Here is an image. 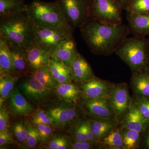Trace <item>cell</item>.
<instances>
[{"instance_id":"obj_1","label":"cell","mask_w":149,"mask_h":149,"mask_svg":"<svg viewBox=\"0 0 149 149\" xmlns=\"http://www.w3.org/2000/svg\"><path fill=\"white\" fill-rule=\"evenodd\" d=\"M80 29L81 36L91 52L98 56L115 53L130 34L127 25L104 24L91 17Z\"/></svg>"},{"instance_id":"obj_2","label":"cell","mask_w":149,"mask_h":149,"mask_svg":"<svg viewBox=\"0 0 149 149\" xmlns=\"http://www.w3.org/2000/svg\"><path fill=\"white\" fill-rule=\"evenodd\" d=\"M26 13L33 26L57 29L73 35L74 30L65 20L56 1L46 2L34 0L27 4Z\"/></svg>"},{"instance_id":"obj_3","label":"cell","mask_w":149,"mask_h":149,"mask_svg":"<svg viewBox=\"0 0 149 149\" xmlns=\"http://www.w3.org/2000/svg\"><path fill=\"white\" fill-rule=\"evenodd\" d=\"M0 19V37L8 45L26 49L34 42V26L26 12Z\"/></svg>"},{"instance_id":"obj_4","label":"cell","mask_w":149,"mask_h":149,"mask_svg":"<svg viewBox=\"0 0 149 149\" xmlns=\"http://www.w3.org/2000/svg\"><path fill=\"white\" fill-rule=\"evenodd\" d=\"M146 45L143 37H127L115 54L129 66L132 72L145 71L148 65Z\"/></svg>"},{"instance_id":"obj_5","label":"cell","mask_w":149,"mask_h":149,"mask_svg":"<svg viewBox=\"0 0 149 149\" xmlns=\"http://www.w3.org/2000/svg\"><path fill=\"white\" fill-rule=\"evenodd\" d=\"M122 6L117 0H91V17L103 24H122Z\"/></svg>"},{"instance_id":"obj_6","label":"cell","mask_w":149,"mask_h":149,"mask_svg":"<svg viewBox=\"0 0 149 149\" xmlns=\"http://www.w3.org/2000/svg\"><path fill=\"white\" fill-rule=\"evenodd\" d=\"M63 15L74 30L80 28L91 18V0H56Z\"/></svg>"},{"instance_id":"obj_7","label":"cell","mask_w":149,"mask_h":149,"mask_svg":"<svg viewBox=\"0 0 149 149\" xmlns=\"http://www.w3.org/2000/svg\"><path fill=\"white\" fill-rule=\"evenodd\" d=\"M107 98L114 110L116 119L120 123L128 113L133 101L128 84L111 83Z\"/></svg>"},{"instance_id":"obj_8","label":"cell","mask_w":149,"mask_h":149,"mask_svg":"<svg viewBox=\"0 0 149 149\" xmlns=\"http://www.w3.org/2000/svg\"><path fill=\"white\" fill-rule=\"evenodd\" d=\"M77 106L84 114L91 118L116 119L114 110L107 97L82 99Z\"/></svg>"},{"instance_id":"obj_9","label":"cell","mask_w":149,"mask_h":149,"mask_svg":"<svg viewBox=\"0 0 149 149\" xmlns=\"http://www.w3.org/2000/svg\"><path fill=\"white\" fill-rule=\"evenodd\" d=\"M72 36L57 29L34 26V42L50 53L60 43Z\"/></svg>"},{"instance_id":"obj_10","label":"cell","mask_w":149,"mask_h":149,"mask_svg":"<svg viewBox=\"0 0 149 149\" xmlns=\"http://www.w3.org/2000/svg\"><path fill=\"white\" fill-rule=\"evenodd\" d=\"M77 105L65 102V104L50 107L47 111L54 125L58 127L71 124L79 119V110Z\"/></svg>"},{"instance_id":"obj_11","label":"cell","mask_w":149,"mask_h":149,"mask_svg":"<svg viewBox=\"0 0 149 149\" xmlns=\"http://www.w3.org/2000/svg\"><path fill=\"white\" fill-rule=\"evenodd\" d=\"M77 84L81 91L82 99H97L107 97L111 83L95 76Z\"/></svg>"},{"instance_id":"obj_12","label":"cell","mask_w":149,"mask_h":149,"mask_svg":"<svg viewBox=\"0 0 149 149\" xmlns=\"http://www.w3.org/2000/svg\"><path fill=\"white\" fill-rule=\"evenodd\" d=\"M19 88L27 99L36 103L42 102L47 98L52 91L32 75L19 85Z\"/></svg>"},{"instance_id":"obj_13","label":"cell","mask_w":149,"mask_h":149,"mask_svg":"<svg viewBox=\"0 0 149 149\" xmlns=\"http://www.w3.org/2000/svg\"><path fill=\"white\" fill-rule=\"evenodd\" d=\"M27 63L30 74L49 65L50 53L33 42L26 49Z\"/></svg>"},{"instance_id":"obj_14","label":"cell","mask_w":149,"mask_h":149,"mask_svg":"<svg viewBox=\"0 0 149 149\" xmlns=\"http://www.w3.org/2000/svg\"><path fill=\"white\" fill-rule=\"evenodd\" d=\"M76 42L73 36L62 42L50 52L51 58L60 61L70 67L78 54Z\"/></svg>"},{"instance_id":"obj_15","label":"cell","mask_w":149,"mask_h":149,"mask_svg":"<svg viewBox=\"0 0 149 149\" xmlns=\"http://www.w3.org/2000/svg\"><path fill=\"white\" fill-rule=\"evenodd\" d=\"M130 88L133 100L149 99V77L145 71L132 72Z\"/></svg>"},{"instance_id":"obj_16","label":"cell","mask_w":149,"mask_h":149,"mask_svg":"<svg viewBox=\"0 0 149 149\" xmlns=\"http://www.w3.org/2000/svg\"><path fill=\"white\" fill-rule=\"evenodd\" d=\"M149 124V120L143 116L133 100L128 113L120 123V127L136 130L141 133Z\"/></svg>"},{"instance_id":"obj_17","label":"cell","mask_w":149,"mask_h":149,"mask_svg":"<svg viewBox=\"0 0 149 149\" xmlns=\"http://www.w3.org/2000/svg\"><path fill=\"white\" fill-rule=\"evenodd\" d=\"M70 67L72 82L76 84L85 82L95 76L90 65L80 53L77 54Z\"/></svg>"},{"instance_id":"obj_18","label":"cell","mask_w":149,"mask_h":149,"mask_svg":"<svg viewBox=\"0 0 149 149\" xmlns=\"http://www.w3.org/2000/svg\"><path fill=\"white\" fill-rule=\"evenodd\" d=\"M10 109L15 116H25L34 112L31 104L22 95L17 88H14L9 97Z\"/></svg>"},{"instance_id":"obj_19","label":"cell","mask_w":149,"mask_h":149,"mask_svg":"<svg viewBox=\"0 0 149 149\" xmlns=\"http://www.w3.org/2000/svg\"><path fill=\"white\" fill-rule=\"evenodd\" d=\"M126 19L130 34L139 37L149 34V13L135 14L126 12Z\"/></svg>"},{"instance_id":"obj_20","label":"cell","mask_w":149,"mask_h":149,"mask_svg":"<svg viewBox=\"0 0 149 149\" xmlns=\"http://www.w3.org/2000/svg\"><path fill=\"white\" fill-rule=\"evenodd\" d=\"M70 133L75 141L98 142L91 130L90 118H79L71 124Z\"/></svg>"},{"instance_id":"obj_21","label":"cell","mask_w":149,"mask_h":149,"mask_svg":"<svg viewBox=\"0 0 149 149\" xmlns=\"http://www.w3.org/2000/svg\"><path fill=\"white\" fill-rule=\"evenodd\" d=\"M8 46L15 75L20 77L30 73L27 63L26 49L13 45H8Z\"/></svg>"},{"instance_id":"obj_22","label":"cell","mask_w":149,"mask_h":149,"mask_svg":"<svg viewBox=\"0 0 149 149\" xmlns=\"http://www.w3.org/2000/svg\"><path fill=\"white\" fill-rule=\"evenodd\" d=\"M55 89L56 94L64 101L77 105L82 99L81 91L74 82L59 84Z\"/></svg>"},{"instance_id":"obj_23","label":"cell","mask_w":149,"mask_h":149,"mask_svg":"<svg viewBox=\"0 0 149 149\" xmlns=\"http://www.w3.org/2000/svg\"><path fill=\"white\" fill-rule=\"evenodd\" d=\"M90 118L91 130L98 142L106 134L120 125L117 119Z\"/></svg>"},{"instance_id":"obj_24","label":"cell","mask_w":149,"mask_h":149,"mask_svg":"<svg viewBox=\"0 0 149 149\" xmlns=\"http://www.w3.org/2000/svg\"><path fill=\"white\" fill-rule=\"evenodd\" d=\"M98 146V149H124L120 125L100 139Z\"/></svg>"},{"instance_id":"obj_25","label":"cell","mask_w":149,"mask_h":149,"mask_svg":"<svg viewBox=\"0 0 149 149\" xmlns=\"http://www.w3.org/2000/svg\"><path fill=\"white\" fill-rule=\"evenodd\" d=\"M49 66L53 76L59 84L72 82L71 68L63 62L50 58Z\"/></svg>"},{"instance_id":"obj_26","label":"cell","mask_w":149,"mask_h":149,"mask_svg":"<svg viewBox=\"0 0 149 149\" xmlns=\"http://www.w3.org/2000/svg\"><path fill=\"white\" fill-rule=\"evenodd\" d=\"M4 74L15 76L9 47L6 41L0 37V74Z\"/></svg>"},{"instance_id":"obj_27","label":"cell","mask_w":149,"mask_h":149,"mask_svg":"<svg viewBox=\"0 0 149 149\" xmlns=\"http://www.w3.org/2000/svg\"><path fill=\"white\" fill-rule=\"evenodd\" d=\"M25 0H0V18L26 12Z\"/></svg>"},{"instance_id":"obj_28","label":"cell","mask_w":149,"mask_h":149,"mask_svg":"<svg viewBox=\"0 0 149 149\" xmlns=\"http://www.w3.org/2000/svg\"><path fill=\"white\" fill-rule=\"evenodd\" d=\"M19 76L10 74L0 75V107L9 97Z\"/></svg>"},{"instance_id":"obj_29","label":"cell","mask_w":149,"mask_h":149,"mask_svg":"<svg viewBox=\"0 0 149 149\" xmlns=\"http://www.w3.org/2000/svg\"><path fill=\"white\" fill-rule=\"evenodd\" d=\"M120 127L124 149L140 148L141 133L136 130Z\"/></svg>"},{"instance_id":"obj_30","label":"cell","mask_w":149,"mask_h":149,"mask_svg":"<svg viewBox=\"0 0 149 149\" xmlns=\"http://www.w3.org/2000/svg\"><path fill=\"white\" fill-rule=\"evenodd\" d=\"M31 75L35 77L46 88L50 90L55 89L59 84L53 76L49 65L31 73Z\"/></svg>"},{"instance_id":"obj_31","label":"cell","mask_w":149,"mask_h":149,"mask_svg":"<svg viewBox=\"0 0 149 149\" xmlns=\"http://www.w3.org/2000/svg\"><path fill=\"white\" fill-rule=\"evenodd\" d=\"M124 10L130 13H149V0H132Z\"/></svg>"},{"instance_id":"obj_32","label":"cell","mask_w":149,"mask_h":149,"mask_svg":"<svg viewBox=\"0 0 149 149\" xmlns=\"http://www.w3.org/2000/svg\"><path fill=\"white\" fill-rule=\"evenodd\" d=\"M25 124L27 129L26 144L27 147L31 148H35L40 141L38 131L35 125L29 120L25 122Z\"/></svg>"},{"instance_id":"obj_33","label":"cell","mask_w":149,"mask_h":149,"mask_svg":"<svg viewBox=\"0 0 149 149\" xmlns=\"http://www.w3.org/2000/svg\"><path fill=\"white\" fill-rule=\"evenodd\" d=\"M30 120L34 125L37 124H46L54 125L52 118L49 116L46 111L41 109H38L35 112H33L29 116Z\"/></svg>"},{"instance_id":"obj_34","label":"cell","mask_w":149,"mask_h":149,"mask_svg":"<svg viewBox=\"0 0 149 149\" xmlns=\"http://www.w3.org/2000/svg\"><path fill=\"white\" fill-rule=\"evenodd\" d=\"M71 139L63 136H58L50 140L47 148L50 149H66L70 148Z\"/></svg>"},{"instance_id":"obj_35","label":"cell","mask_w":149,"mask_h":149,"mask_svg":"<svg viewBox=\"0 0 149 149\" xmlns=\"http://www.w3.org/2000/svg\"><path fill=\"white\" fill-rule=\"evenodd\" d=\"M14 135L19 142L26 144L27 129L26 124L22 121L15 123L13 126Z\"/></svg>"},{"instance_id":"obj_36","label":"cell","mask_w":149,"mask_h":149,"mask_svg":"<svg viewBox=\"0 0 149 149\" xmlns=\"http://www.w3.org/2000/svg\"><path fill=\"white\" fill-rule=\"evenodd\" d=\"M34 125L38 131L40 142L45 143L52 137L53 131L52 125L46 124H37Z\"/></svg>"},{"instance_id":"obj_37","label":"cell","mask_w":149,"mask_h":149,"mask_svg":"<svg viewBox=\"0 0 149 149\" xmlns=\"http://www.w3.org/2000/svg\"><path fill=\"white\" fill-rule=\"evenodd\" d=\"M0 107V131H9L10 123L8 111L3 105Z\"/></svg>"},{"instance_id":"obj_38","label":"cell","mask_w":149,"mask_h":149,"mask_svg":"<svg viewBox=\"0 0 149 149\" xmlns=\"http://www.w3.org/2000/svg\"><path fill=\"white\" fill-rule=\"evenodd\" d=\"M98 142L90 141H75L71 138L70 149H98Z\"/></svg>"},{"instance_id":"obj_39","label":"cell","mask_w":149,"mask_h":149,"mask_svg":"<svg viewBox=\"0 0 149 149\" xmlns=\"http://www.w3.org/2000/svg\"><path fill=\"white\" fill-rule=\"evenodd\" d=\"M134 101L143 116L149 120V99Z\"/></svg>"},{"instance_id":"obj_40","label":"cell","mask_w":149,"mask_h":149,"mask_svg":"<svg viewBox=\"0 0 149 149\" xmlns=\"http://www.w3.org/2000/svg\"><path fill=\"white\" fill-rule=\"evenodd\" d=\"M140 148L149 149V124L141 133Z\"/></svg>"},{"instance_id":"obj_41","label":"cell","mask_w":149,"mask_h":149,"mask_svg":"<svg viewBox=\"0 0 149 149\" xmlns=\"http://www.w3.org/2000/svg\"><path fill=\"white\" fill-rule=\"evenodd\" d=\"M11 134L9 131H0V146L1 147L7 144L12 143Z\"/></svg>"},{"instance_id":"obj_42","label":"cell","mask_w":149,"mask_h":149,"mask_svg":"<svg viewBox=\"0 0 149 149\" xmlns=\"http://www.w3.org/2000/svg\"><path fill=\"white\" fill-rule=\"evenodd\" d=\"M123 9H125L126 6L128 5V3L131 1L132 0H117Z\"/></svg>"},{"instance_id":"obj_43","label":"cell","mask_w":149,"mask_h":149,"mask_svg":"<svg viewBox=\"0 0 149 149\" xmlns=\"http://www.w3.org/2000/svg\"><path fill=\"white\" fill-rule=\"evenodd\" d=\"M147 58H148V65L149 63V47L146 45Z\"/></svg>"},{"instance_id":"obj_44","label":"cell","mask_w":149,"mask_h":149,"mask_svg":"<svg viewBox=\"0 0 149 149\" xmlns=\"http://www.w3.org/2000/svg\"><path fill=\"white\" fill-rule=\"evenodd\" d=\"M145 72H146V74L147 75H148V77H149V68H147L146 70V71H145Z\"/></svg>"}]
</instances>
